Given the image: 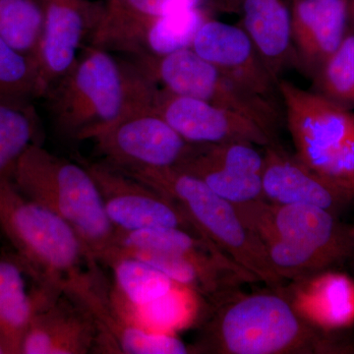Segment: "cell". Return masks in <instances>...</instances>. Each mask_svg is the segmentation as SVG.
<instances>
[{
	"label": "cell",
	"mask_w": 354,
	"mask_h": 354,
	"mask_svg": "<svg viewBox=\"0 0 354 354\" xmlns=\"http://www.w3.org/2000/svg\"><path fill=\"white\" fill-rule=\"evenodd\" d=\"M191 50L254 94L272 102L281 100L279 79L241 26L211 18L200 28Z\"/></svg>",
	"instance_id": "obj_13"
},
{
	"label": "cell",
	"mask_w": 354,
	"mask_h": 354,
	"mask_svg": "<svg viewBox=\"0 0 354 354\" xmlns=\"http://www.w3.org/2000/svg\"><path fill=\"white\" fill-rule=\"evenodd\" d=\"M127 174L176 202L204 239L213 242L258 281L276 290H283V279L272 267L264 244L243 223L232 203L216 194L197 177L176 167Z\"/></svg>",
	"instance_id": "obj_4"
},
{
	"label": "cell",
	"mask_w": 354,
	"mask_h": 354,
	"mask_svg": "<svg viewBox=\"0 0 354 354\" xmlns=\"http://www.w3.org/2000/svg\"><path fill=\"white\" fill-rule=\"evenodd\" d=\"M44 30L36 57L39 97H46L73 66L86 32L92 27L86 0H44Z\"/></svg>",
	"instance_id": "obj_17"
},
{
	"label": "cell",
	"mask_w": 354,
	"mask_h": 354,
	"mask_svg": "<svg viewBox=\"0 0 354 354\" xmlns=\"http://www.w3.org/2000/svg\"><path fill=\"white\" fill-rule=\"evenodd\" d=\"M97 319L66 293L39 310L26 330L20 353L87 354L101 346Z\"/></svg>",
	"instance_id": "obj_15"
},
{
	"label": "cell",
	"mask_w": 354,
	"mask_h": 354,
	"mask_svg": "<svg viewBox=\"0 0 354 354\" xmlns=\"http://www.w3.org/2000/svg\"><path fill=\"white\" fill-rule=\"evenodd\" d=\"M295 153L330 185L354 197V111L279 80Z\"/></svg>",
	"instance_id": "obj_6"
},
{
	"label": "cell",
	"mask_w": 354,
	"mask_h": 354,
	"mask_svg": "<svg viewBox=\"0 0 354 354\" xmlns=\"http://www.w3.org/2000/svg\"><path fill=\"white\" fill-rule=\"evenodd\" d=\"M44 23V0H0V37L35 62Z\"/></svg>",
	"instance_id": "obj_23"
},
{
	"label": "cell",
	"mask_w": 354,
	"mask_h": 354,
	"mask_svg": "<svg viewBox=\"0 0 354 354\" xmlns=\"http://www.w3.org/2000/svg\"><path fill=\"white\" fill-rule=\"evenodd\" d=\"M214 2L215 0H106V3L100 10L92 37L99 36L132 23L187 9L202 6L214 7Z\"/></svg>",
	"instance_id": "obj_24"
},
{
	"label": "cell",
	"mask_w": 354,
	"mask_h": 354,
	"mask_svg": "<svg viewBox=\"0 0 354 354\" xmlns=\"http://www.w3.org/2000/svg\"><path fill=\"white\" fill-rule=\"evenodd\" d=\"M263 199L276 205L305 204L335 213L351 195L310 169L278 142L265 147Z\"/></svg>",
	"instance_id": "obj_18"
},
{
	"label": "cell",
	"mask_w": 354,
	"mask_h": 354,
	"mask_svg": "<svg viewBox=\"0 0 354 354\" xmlns=\"http://www.w3.org/2000/svg\"><path fill=\"white\" fill-rule=\"evenodd\" d=\"M351 7L354 10V0H351Z\"/></svg>",
	"instance_id": "obj_27"
},
{
	"label": "cell",
	"mask_w": 354,
	"mask_h": 354,
	"mask_svg": "<svg viewBox=\"0 0 354 354\" xmlns=\"http://www.w3.org/2000/svg\"><path fill=\"white\" fill-rule=\"evenodd\" d=\"M157 88L135 62L91 44L44 97L57 131L81 141L152 106Z\"/></svg>",
	"instance_id": "obj_1"
},
{
	"label": "cell",
	"mask_w": 354,
	"mask_h": 354,
	"mask_svg": "<svg viewBox=\"0 0 354 354\" xmlns=\"http://www.w3.org/2000/svg\"><path fill=\"white\" fill-rule=\"evenodd\" d=\"M91 140L104 162L125 172L174 167L190 146L156 111L153 104L102 130Z\"/></svg>",
	"instance_id": "obj_8"
},
{
	"label": "cell",
	"mask_w": 354,
	"mask_h": 354,
	"mask_svg": "<svg viewBox=\"0 0 354 354\" xmlns=\"http://www.w3.org/2000/svg\"><path fill=\"white\" fill-rule=\"evenodd\" d=\"M297 64L313 78L351 26V0H288Z\"/></svg>",
	"instance_id": "obj_16"
},
{
	"label": "cell",
	"mask_w": 354,
	"mask_h": 354,
	"mask_svg": "<svg viewBox=\"0 0 354 354\" xmlns=\"http://www.w3.org/2000/svg\"><path fill=\"white\" fill-rule=\"evenodd\" d=\"M0 228L39 288L74 297L94 281L97 272L83 266L97 264L75 230L25 197L12 180L0 181Z\"/></svg>",
	"instance_id": "obj_2"
},
{
	"label": "cell",
	"mask_w": 354,
	"mask_h": 354,
	"mask_svg": "<svg viewBox=\"0 0 354 354\" xmlns=\"http://www.w3.org/2000/svg\"><path fill=\"white\" fill-rule=\"evenodd\" d=\"M316 94L354 111V29L349 27L339 48L312 78Z\"/></svg>",
	"instance_id": "obj_25"
},
{
	"label": "cell",
	"mask_w": 354,
	"mask_h": 354,
	"mask_svg": "<svg viewBox=\"0 0 354 354\" xmlns=\"http://www.w3.org/2000/svg\"><path fill=\"white\" fill-rule=\"evenodd\" d=\"M84 165L94 177L106 215L116 230L174 227L202 236L176 202L148 184L106 162Z\"/></svg>",
	"instance_id": "obj_10"
},
{
	"label": "cell",
	"mask_w": 354,
	"mask_h": 354,
	"mask_svg": "<svg viewBox=\"0 0 354 354\" xmlns=\"http://www.w3.org/2000/svg\"><path fill=\"white\" fill-rule=\"evenodd\" d=\"M290 301L300 315L319 327L334 329L354 321V283L344 274L298 281Z\"/></svg>",
	"instance_id": "obj_21"
},
{
	"label": "cell",
	"mask_w": 354,
	"mask_h": 354,
	"mask_svg": "<svg viewBox=\"0 0 354 354\" xmlns=\"http://www.w3.org/2000/svg\"><path fill=\"white\" fill-rule=\"evenodd\" d=\"M202 344L214 353L290 354L315 353L320 342L283 292H259L227 299Z\"/></svg>",
	"instance_id": "obj_5"
},
{
	"label": "cell",
	"mask_w": 354,
	"mask_h": 354,
	"mask_svg": "<svg viewBox=\"0 0 354 354\" xmlns=\"http://www.w3.org/2000/svg\"><path fill=\"white\" fill-rule=\"evenodd\" d=\"M26 274L19 260L0 258V332L13 353H20L23 337L34 316L60 297L38 286L29 292Z\"/></svg>",
	"instance_id": "obj_20"
},
{
	"label": "cell",
	"mask_w": 354,
	"mask_h": 354,
	"mask_svg": "<svg viewBox=\"0 0 354 354\" xmlns=\"http://www.w3.org/2000/svg\"><path fill=\"white\" fill-rule=\"evenodd\" d=\"M134 62L158 87L242 114L277 138L285 118L279 102L242 87L191 48L160 58L134 59Z\"/></svg>",
	"instance_id": "obj_7"
},
{
	"label": "cell",
	"mask_w": 354,
	"mask_h": 354,
	"mask_svg": "<svg viewBox=\"0 0 354 354\" xmlns=\"http://www.w3.org/2000/svg\"><path fill=\"white\" fill-rule=\"evenodd\" d=\"M39 97L36 62L0 37V99L32 101Z\"/></svg>",
	"instance_id": "obj_26"
},
{
	"label": "cell",
	"mask_w": 354,
	"mask_h": 354,
	"mask_svg": "<svg viewBox=\"0 0 354 354\" xmlns=\"http://www.w3.org/2000/svg\"><path fill=\"white\" fill-rule=\"evenodd\" d=\"M216 12H234L277 78L297 64L290 37L288 0H215Z\"/></svg>",
	"instance_id": "obj_19"
},
{
	"label": "cell",
	"mask_w": 354,
	"mask_h": 354,
	"mask_svg": "<svg viewBox=\"0 0 354 354\" xmlns=\"http://www.w3.org/2000/svg\"><path fill=\"white\" fill-rule=\"evenodd\" d=\"M153 106L187 143L247 142L265 147L277 141L250 118L203 100L158 87Z\"/></svg>",
	"instance_id": "obj_12"
},
{
	"label": "cell",
	"mask_w": 354,
	"mask_h": 354,
	"mask_svg": "<svg viewBox=\"0 0 354 354\" xmlns=\"http://www.w3.org/2000/svg\"><path fill=\"white\" fill-rule=\"evenodd\" d=\"M242 221L256 234L276 235L283 241L337 261L348 255L354 234L335 220V214L312 205H276L264 199L234 205Z\"/></svg>",
	"instance_id": "obj_9"
},
{
	"label": "cell",
	"mask_w": 354,
	"mask_h": 354,
	"mask_svg": "<svg viewBox=\"0 0 354 354\" xmlns=\"http://www.w3.org/2000/svg\"><path fill=\"white\" fill-rule=\"evenodd\" d=\"M176 169L197 177L234 205L263 199L264 153L247 142L190 144Z\"/></svg>",
	"instance_id": "obj_11"
},
{
	"label": "cell",
	"mask_w": 354,
	"mask_h": 354,
	"mask_svg": "<svg viewBox=\"0 0 354 354\" xmlns=\"http://www.w3.org/2000/svg\"><path fill=\"white\" fill-rule=\"evenodd\" d=\"M216 13L213 6H202L140 21L92 37V44L122 51L134 59L167 57L191 48L201 26Z\"/></svg>",
	"instance_id": "obj_14"
},
{
	"label": "cell",
	"mask_w": 354,
	"mask_h": 354,
	"mask_svg": "<svg viewBox=\"0 0 354 354\" xmlns=\"http://www.w3.org/2000/svg\"><path fill=\"white\" fill-rule=\"evenodd\" d=\"M39 132L31 101L0 99V181L12 179L21 157L39 143Z\"/></svg>",
	"instance_id": "obj_22"
},
{
	"label": "cell",
	"mask_w": 354,
	"mask_h": 354,
	"mask_svg": "<svg viewBox=\"0 0 354 354\" xmlns=\"http://www.w3.org/2000/svg\"><path fill=\"white\" fill-rule=\"evenodd\" d=\"M15 187L75 230L95 264L113 247L116 228L109 221L101 193L85 165L71 162L34 144L13 172Z\"/></svg>",
	"instance_id": "obj_3"
}]
</instances>
